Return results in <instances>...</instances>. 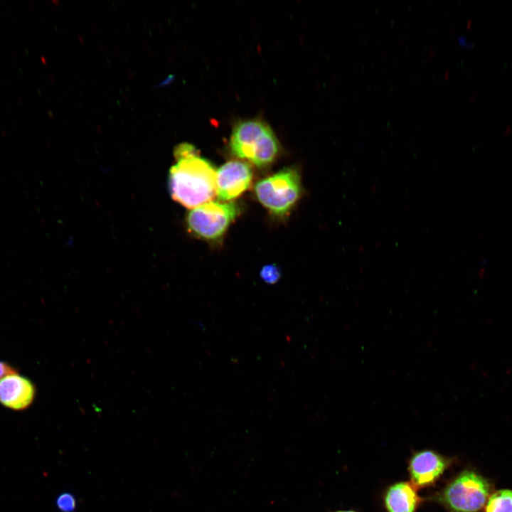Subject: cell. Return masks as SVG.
<instances>
[{"mask_svg": "<svg viewBox=\"0 0 512 512\" xmlns=\"http://www.w3.org/2000/svg\"><path fill=\"white\" fill-rule=\"evenodd\" d=\"M174 154L176 163L171 166L168 180L171 198L189 209L210 201L216 195L213 167L190 144H180Z\"/></svg>", "mask_w": 512, "mask_h": 512, "instance_id": "1", "label": "cell"}, {"mask_svg": "<svg viewBox=\"0 0 512 512\" xmlns=\"http://www.w3.org/2000/svg\"><path fill=\"white\" fill-rule=\"evenodd\" d=\"M492 492L493 485L487 478L466 469L451 479L434 499L449 512H479Z\"/></svg>", "mask_w": 512, "mask_h": 512, "instance_id": "2", "label": "cell"}, {"mask_svg": "<svg viewBox=\"0 0 512 512\" xmlns=\"http://www.w3.org/2000/svg\"><path fill=\"white\" fill-rule=\"evenodd\" d=\"M230 147L233 155L262 167L273 162L279 151L272 129L259 120L243 121L233 129Z\"/></svg>", "mask_w": 512, "mask_h": 512, "instance_id": "3", "label": "cell"}, {"mask_svg": "<svg viewBox=\"0 0 512 512\" xmlns=\"http://www.w3.org/2000/svg\"><path fill=\"white\" fill-rule=\"evenodd\" d=\"M301 178L292 169H284L260 180L255 187L260 203L277 216H284L301 195Z\"/></svg>", "mask_w": 512, "mask_h": 512, "instance_id": "4", "label": "cell"}, {"mask_svg": "<svg viewBox=\"0 0 512 512\" xmlns=\"http://www.w3.org/2000/svg\"><path fill=\"white\" fill-rule=\"evenodd\" d=\"M239 212L235 203L210 201L188 212L187 227L190 233L199 238L216 240L225 234Z\"/></svg>", "mask_w": 512, "mask_h": 512, "instance_id": "5", "label": "cell"}, {"mask_svg": "<svg viewBox=\"0 0 512 512\" xmlns=\"http://www.w3.org/2000/svg\"><path fill=\"white\" fill-rule=\"evenodd\" d=\"M252 179L250 166L242 161H230L216 171V195L220 201L235 199L245 192Z\"/></svg>", "mask_w": 512, "mask_h": 512, "instance_id": "6", "label": "cell"}, {"mask_svg": "<svg viewBox=\"0 0 512 512\" xmlns=\"http://www.w3.org/2000/svg\"><path fill=\"white\" fill-rule=\"evenodd\" d=\"M452 460L434 450L414 453L410 459V482L417 489L434 484L450 466Z\"/></svg>", "mask_w": 512, "mask_h": 512, "instance_id": "7", "label": "cell"}, {"mask_svg": "<svg viewBox=\"0 0 512 512\" xmlns=\"http://www.w3.org/2000/svg\"><path fill=\"white\" fill-rule=\"evenodd\" d=\"M37 393L35 383L18 370L0 379V404L4 407L23 411L33 403Z\"/></svg>", "mask_w": 512, "mask_h": 512, "instance_id": "8", "label": "cell"}, {"mask_svg": "<svg viewBox=\"0 0 512 512\" xmlns=\"http://www.w3.org/2000/svg\"><path fill=\"white\" fill-rule=\"evenodd\" d=\"M383 501L387 512H415L422 498L410 481H400L387 489Z\"/></svg>", "mask_w": 512, "mask_h": 512, "instance_id": "9", "label": "cell"}, {"mask_svg": "<svg viewBox=\"0 0 512 512\" xmlns=\"http://www.w3.org/2000/svg\"><path fill=\"white\" fill-rule=\"evenodd\" d=\"M484 508V512H512V489L492 492Z\"/></svg>", "mask_w": 512, "mask_h": 512, "instance_id": "10", "label": "cell"}, {"mask_svg": "<svg viewBox=\"0 0 512 512\" xmlns=\"http://www.w3.org/2000/svg\"><path fill=\"white\" fill-rule=\"evenodd\" d=\"M56 505L61 512H74L77 506V501L72 494L63 493L57 498Z\"/></svg>", "mask_w": 512, "mask_h": 512, "instance_id": "11", "label": "cell"}, {"mask_svg": "<svg viewBox=\"0 0 512 512\" xmlns=\"http://www.w3.org/2000/svg\"><path fill=\"white\" fill-rule=\"evenodd\" d=\"M260 275L262 279L268 284H274L279 278V268L274 265H266L262 267Z\"/></svg>", "mask_w": 512, "mask_h": 512, "instance_id": "12", "label": "cell"}, {"mask_svg": "<svg viewBox=\"0 0 512 512\" xmlns=\"http://www.w3.org/2000/svg\"><path fill=\"white\" fill-rule=\"evenodd\" d=\"M16 370V368L13 366L0 360V379L4 375Z\"/></svg>", "mask_w": 512, "mask_h": 512, "instance_id": "13", "label": "cell"}, {"mask_svg": "<svg viewBox=\"0 0 512 512\" xmlns=\"http://www.w3.org/2000/svg\"><path fill=\"white\" fill-rule=\"evenodd\" d=\"M334 512H356V511H351V510H342V511H334Z\"/></svg>", "mask_w": 512, "mask_h": 512, "instance_id": "14", "label": "cell"}, {"mask_svg": "<svg viewBox=\"0 0 512 512\" xmlns=\"http://www.w3.org/2000/svg\"><path fill=\"white\" fill-rule=\"evenodd\" d=\"M511 129V127H507L506 128V133H508Z\"/></svg>", "mask_w": 512, "mask_h": 512, "instance_id": "15", "label": "cell"}]
</instances>
